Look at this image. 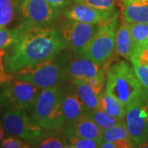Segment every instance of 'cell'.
Wrapping results in <instances>:
<instances>
[{"instance_id":"6da1fadb","label":"cell","mask_w":148,"mask_h":148,"mask_svg":"<svg viewBox=\"0 0 148 148\" xmlns=\"http://www.w3.org/2000/svg\"><path fill=\"white\" fill-rule=\"evenodd\" d=\"M20 27V35L4 62L10 73L54 58L66 48L59 31L52 26Z\"/></svg>"},{"instance_id":"7a4b0ae2","label":"cell","mask_w":148,"mask_h":148,"mask_svg":"<svg viewBox=\"0 0 148 148\" xmlns=\"http://www.w3.org/2000/svg\"><path fill=\"white\" fill-rule=\"evenodd\" d=\"M132 65L120 60L106 70V90L110 92L125 106L145 92Z\"/></svg>"},{"instance_id":"3957f363","label":"cell","mask_w":148,"mask_h":148,"mask_svg":"<svg viewBox=\"0 0 148 148\" xmlns=\"http://www.w3.org/2000/svg\"><path fill=\"white\" fill-rule=\"evenodd\" d=\"M63 96V90L58 86L40 90L31 111L34 119L42 128L54 131L64 126Z\"/></svg>"},{"instance_id":"277c9868","label":"cell","mask_w":148,"mask_h":148,"mask_svg":"<svg viewBox=\"0 0 148 148\" xmlns=\"http://www.w3.org/2000/svg\"><path fill=\"white\" fill-rule=\"evenodd\" d=\"M12 74L16 79L30 82L40 89L57 86L67 78L64 63L56 57L27 66Z\"/></svg>"},{"instance_id":"5b68a950","label":"cell","mask_w":148,"mask_h":148,"mask_svg":"<svg viewBox=\"0 0 148 148\" xmlns=\"http://www.w3.org/2000/svg\"><path fill=\"white\" fill-rule=\"evenodd\" d=\"M125 123L134 147L148 140V90L126 106Z\"/></svg>"},{"instance_id":"8992f818","label":"cell","mask_w":148,"mask_h":148,"mask_svg":"<svg viewBox=\"0 0 148 148\" xmlns=\"http://www.w3.org/2000/svg\"><path fill=\"white\" fill-rule=\"evenodd\" d=\"M3 123L7 132L26 141H35L42 134V127L28 114L27 109L21 106H8Z\"/></svg>"},{"instance_id":"52a82bcc","label":"cell","mask_w":148,"mask_h":148,"mask_svg":"<svg viewBox=\"0 0 148 148\" xmlns=\"http://www.w3.org/2000/svg\"><path fill=\"white\" fill-rule=\"evenodd\" d=\"M118 17L110 22L99 25L88 45L78 54L98 64H103L114 50V39Z\"/></svg>"},{"instance_id":"ba28073f","label":"cell","mask_w":148,"mask_h":148,"mask_svg":"<svg viewBox=\"0 0 148 148\" xmlns=\"http://www.w3.org/2000/svg\"><path fill=\"white\" fill-rule=\"evenodd\" d=\"M18 12L21 27L52 26L60 16L59 9L46 0H21Z\"/></svg>"},{"instance_id":"9c48e42d","label":"cell","mask_w":148,"mask_h":148,"mask_svg":"<svg viewBox=\"0 0 148 148\" xmlns=\"http://www.w3.org/2000/svg\"><path fill=\"white\" fill-rule=\"evenodd\" d=\"M40 90L35 85L12 76L10 79L0 84V105L21 106L31 110Z\"/></svg>"},{"instance_id":"30bf717a","label":"cell","mask_w":148,"mask_h":148,"mask_svg":"<svg viewBox=\"0 0 148 148\" xmlns=\"http://www.w3.org/2000/svg\"><path fill=\"white\" fill-rule=\"evenodd\" d=\"M99 25L67 19L62 24L59 33L66 45L76 54L84 49L95 35Z\"/></svg>"},{"instance_id":"8fae6325","label":"cell","mask_w":148,"mask_h":148,"mask_svg":"<svg viewBox=\"0 0 148 148\" xmlns=\"http://www.w3.org/2000/svg\"><path fill=\"white\" fill-rule=\"evenodd\" d=\"M67 19L93 25H103L117 18L119 13L116 9L102 10L86 5L85 3L72 2L64 10Z\"/></svg>"},{"instance_id":"7c38bea8","label":"cell","mask_w":148,"mask_h":148,"mask_svg":"<svg viewBox=\"0 0 148 148\" xmlns=\"http://www.w3.org/2000/svg\"><path fill=\"white\" fill-rule=\"evenodd\" d=\"M78 58H73L64 64L67 77L71 80H88L95 78L101 74L106 73L103 64H98L88 58L77 54Z\"/></svg>"},{"instance_id":"4fadbf2b","label":"cell","mask_w":148,"mask_h":148,"mask_svg":"<svg viewBox=\"0 0 148 148\" xmlns=\"http://www.w3.org/2000/svg\"><path fill=\"white\" fill-rule=\"evenodd\" d=\"M66 135H73L80 138H90L101 141L103 132L100 129L90 117L85 114L73 122L68 123L66 127Z\"/></svg>"},{"instance_id":"5bb4252c","label":"cell","mask_w":148,"mask_h":148,"mask_svg":"<svg viewBox=\"0 0 148 148\" xmlns=\"http://www.w3.org/2000/svg\"><path fill=\"white\" fill-rule=\"evenodd\" d=\"M122 13L127 23L148 24V0L123 1Z\"/></svg>"},{"instance_id":"9a60e30c","label":"cell","mask_w":148,"mask_h":148,"mask_svg":"<svg viewBox=\"0 0 148 148\" xmlns=\"http://www.w3.org/2000/svg\"><path fill=\"white\" fill-rule=\"evenodd\" d=\"M102 141L114 143L117 148L134 147L124 119L104 131L102 133Z\"/></svg>"},{"instance_id":"2e32d148","label":"cell","mask_w":148,"mask_h":148,"mask_svg":"<svg viewBox=\"0 0 148 148\" xmlns=\"http://www.w3.org/2000/svg\"><path fill=\"white\" fill-rule=\"evenodd\" d=\"M62 109L64 120L67 123L77 119L88 111L77 92H69L65 95L64 94Z\"/></svg>"},{"instance_id":"e0dca14e","label":"cell","mask_w":148,"mask_h":148,"mask_svg":"<svg viewBox=\"0 0 148 148\" xmlns=\"http://www.w3.org/2000/svg\"><path fill=\"white\" fill-rule=\"evenodd\" d=\"M134 47L135 45L132 41L128 23L124 21L118 27L115 32V51L119 56L129 59L133 53Z\"/></svg>"},{"instance_id":"ac0fdd59","label":"cell","mask_w":148,"mask_h":148,"mask_svg":"<svg viewBox=\"0 0 148 148\" xmlns=\"http://www.w3.org/2000/svg\"><path fill=\"white\" fill-rule=\"evenodd\" d=\"M76 86L77 93L87 110L101 108V96L87 81L72 80Z\"/></svg>"},{"instance_id":"d6986e66","label":"cell","mask_w":148,"mask_h":148,"mask_svg":"<svg viewBox=\"0 0 148 148\" xmlns=\"http://www.w3.org/2000/svg\"><path fill=\"white\" fill-rule=\"evenodd\" d=\"M101 109L119 119L125 118L126 106L108 90H105L101 96Z\"/></svg>"},{"instance_id":"ffe728a7","label":"cell","mask_w":148,"mask_h":148,"mask_svg":"<svg viewBox=\"0 0 148 148\" xmlns=\"http://www.w3.org/2000/svg\"><path fill=\"white\" fill-rule=\"evenodd\" d=\"M86 114L90 117V119L95 122V124L100 127L102 132L107 130L108 128L113 127L117 123L122 120L115 117L111 116L107 112L103 110L102 109H96L86 112Z\"/></svg>"},{"instance_id":"44dd1931","label":"cell","mask_w":148,"mask_h":148,"mask_svg":"<svg viewBox=\"0 0 148 148\" xmlns=\"http://www.w3.org/2000/svg\"><path fill=\"white\" fill-rule=\"evenodd\" d=\"M132 41L136 46L148 45V24L128 23Z\"/></svg>"},{"instance_id":"7402d4cb","label":"cell","mask_w":148,"mask_h":148,"mask_svg":"<svg viewBox=\"0 0 148 148\" xmlns=\"http://www.w3.org/2000/svg\"><path fill=\"white\" fill-rule=\"evenodd\" d=\"M16 14L14 0H0V27H7L13 21Z\"/></svg>"},{"instance_id":"603a6c76","label":"cell","mask_w":148,"mask_h":148,"mask_svg":"<svg viewBox=\"0 0 148 148\" xmlns=\"http://www.w3.org/2000/svg\"><path fill=\"white\" fill-rule=\"evenodd\" d=\"M21 32V27L12 29L6 27H0V49H7L14 45Z\"/></svg>"},{"instance_id":"cb8c5ba5","label":"cell","mask_w":148,"mask_h":148,"mask_svg":"<svg viewBox=\"0 0 148 148\" xmlns=\"http://www.w3.org/2000/svg\"><path fill=\"white\" fill-rule=\"evenodd\" d=\"M35 147L40 148H69V145L65 138L58 135H48L36 143Z\"/></svg>"},{"instance_id":"d4e9b609","label":"cell","mask_w":148,"mask_h":148,"mask_svg":"<svg viewBox=\"0 0 148 148\" xmlns=\"http://www.w3.org/2000/svg\"><path fill=\"white\" fill-rule=\"evenodd\" d=\"M67 141L70 148H98L100 147L101 141L80 138L73 135H66Z\"/></svg>"},{"instance_id":"484cf974","label":"cell","mask_w":148,"mask_h":148,"mask_svg":"<svg viewBox=\"0 0 148 148\" xmlns=\"http://www.w3.org/2000/svg\"><path fill=\"white\" fill-rule=\"evenodd\" d=\"M129 60L132 63V68L134 69V72L137 75L139 82L145 89L148 90V66L141 64L138 58L133 56H131Z\"/></svg>"},{"instance_id":"4316f807","label":"cell","mask_w":148,"mask_h":148,"mask_svg":"<svg viewBox=\"0 0 148 148\" xmlns=\"http://www.w3.org/2000/svg\"><path fill=\"white\" fill-rule=\"evenodd\" d=\"M118 1L119 0H73V2L85 3L95 8L109 11L115 9V5Z\"/></svg>"},{"instance_id":"83f0119b","label":"cell","mask_w":148,"mask_h":148,"mask_svg":"<svg viewBox=\"0 0 148 148\" xmlns=\"http://www.w3.org/2000/svg\"><path fill=\"white\" fill-rule=\"evenodd\" d=\"M1 147L3 148H26L29 147L26 143L21 139H19L18 137H8L5 138L2 143Z\"/></svg>"},{"instance_id":"f1b7e54d","label":"cell","mask_w":148,"mask_h":148,"mask_svg":"<svg viewBox=\"0 0 148 148\" xmlns=\"http://www.w3.org/2000/svg\"><path fill=\"white\" fill-rule=\"evenodd\" d=\"M49 4L58 8V9H62L65 8L73 2V0H46Z\"/></svg>"},{"instance_id":"f546056e","label":"cell","mask_w":148,"mask_h":148,"mask_svg":"<svg viewBox=\"0 0 148 148\" xmlns=\"http://www.w3.org/2000/svg\"><path fill=\"white\" fill-rule=\"evenodd\" d=\"M6 51L5 49H0V69L2 68H3V56L5 55Z\"/></svg>"},{"instance_id":"4dcf8cb0","label":"cell","mask_w":148,"mask_h":148,"mask_svg":"<svg viewBox=\"0 0 148 148\" xmlns=\"http://www.w3.org/2000/svg\"><path fill=\"white\" fill-rule=\"evenodd\" d=\"M3 129L0 126V145L3 142Z\"/></svg>"},{"instance_id":"1f68e13d","label":"cell","mask_w":148,"mask_h":148,"mask_svg":"<svg viewBox=\"0 0 148 148\" xmlns=\"http://www.w3.org/2000/svg\"><path fill=\"white\" fill-rule=\"evenodd\" d=\"M121 1H122V2H123V1H125V0H121Z\"/></svg>"}]
</instances>
